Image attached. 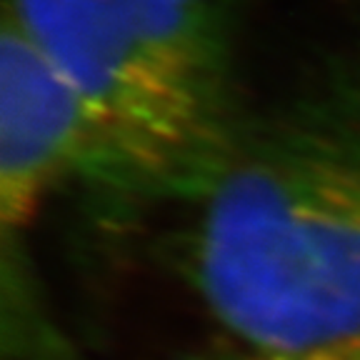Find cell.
I'll list each match as a JSON object with an SVG mask.
<instances>
[{
	"instance_id": "obj_1",
	"label": "cell",
	"mask_w": 360,
	"mask_h": 360,
	"mask_svg": "<svg viewBox=\"0 0 360 360\" xmlns=\"http://www.w3.org/2000/svg\"><path fill=\"white\" fill-rule=\"evenodd\" d=\"M186 210V278L233 343L360 345V43L250 112Z\"/></svg>"
},
{
	"instance_id": "obj_5",
	"label": "cell",
	"mask_w": 360,
	"mask_h": 360,
	"mask_svg": "<svg viewBox=\"0 0 360 360\" xmlns=\"http://www.w3.org/2000/svg\"><path fill=\"white\" fill-rule=\"evenodd\" d=\"M345 3H353V6H358V8H360V0H345Z\"/></svg>"
},
{
	"instance_id": "obj_2",
	"label": "cell",
	"mask_w": 360,
	"mask_h": 360,
	"mask_svg": "<svg viewBox=\"0 0 360 360\" xmlns=\"http://www.w3.org/2000/svg\"><path fill=\"white\" fill-rule=\"evenodd\" d=\"M70 88L85 125L80 191L103 208L191 205L253 108L238 0H3Z\"/></svg>"
},
{
	"instance_id": "obj_3",
	"label": "cell",
	"mask_w": 360,
	"mask_h": 360,
	"mask_svg": "<svg viewBox=\"0 0 360 360\" xmlns=\"http://www.w3.org/2000/svg\"><path fill=\"white\" fill-rule=\"evenodd\" d=\"M88 155L73 93L3 6L0 28V220L20 236L53 191L80 186Z\"/></svg>"
},
{
	"instance_id": "obj_4",
	"label": "cell",
	"mask_w": 360,
	"mask_h": 360,
	"mask_svg": "<svg viewBox=\"0 0 360 360\" xmlns=\"http://www.w3.org/2000/svg\"><path fill=\"white\" fill-rule=\"evenodd\" d=\"M188 360H360V345H338V348H310V350H270L250 348L233 343L228 348L202 353Z\"/></svg>"
}]
</instances>
